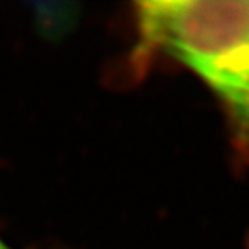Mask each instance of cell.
Returning <instances> with one entry per match:
<instances>
[{"mask_svg": "<svg viewBox=\"0 0 249 249\" xmlns=\"http://www.w3.org/2000/svg\"><path fill=\"white\" fill-rule=\"evenodd\" d=\"M0 249H12V248H11V246H7L4 241H2V239H0Z\"/></svg>", "mask_w": 249, "mask_h": 249, "instance_id": "cell-2", "label": "cell"}, {"mask_svg": "<svg viewBox=\"0 0 249 249\" xmlns=\"http://www.w3.org/2000/svg\"><path fill=\"white\" fill-rule=\"evenodd\" d=\"M137 19L140 52H164L197 74L249 158V0H151L137 4Z\"/></svg>", "mask_w": 249, "mask_h": 249, "instance_id": "cell-1", "label": "cell"}]
</instances>
